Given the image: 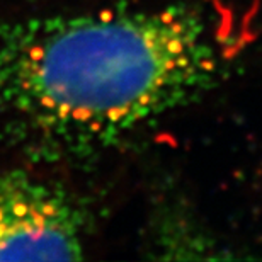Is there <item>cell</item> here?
Listing matches in <instances>:
<instances>
[{"label":"cell","instance_id":"1","mask_svg":"<svg viewBox=\"0 0 262 262\" xmlns=\"http://www.w3.org/2000/svg\"><path fill=\"white\" fill-rule=\"evenodd\" d=\"M222 55L187 5L33 17L0 28V135L83 160L203 96Z\"/></svg>","mask_w":262,"mask_h":262},{"label":"cell","instance_id":"2","mask_svg":"<svg viewBox=\"0 0 262 262\" xmlns=\"http://www.w3.org/2000/svg\"><path fill=\"white\" fill-rule=\"evenodd\" d=\"M85 214L60 187L26 170L0 174V260H78Z\"/></svg>","mask_w":262,"mask_h":262}]
</instances>
